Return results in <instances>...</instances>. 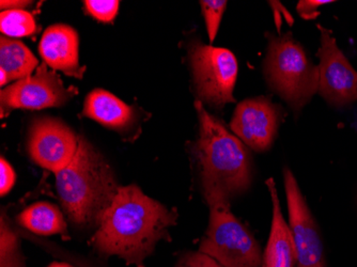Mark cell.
Segmentation results:
<instances>
[{"mask_svg":"<svg viewBox=\"0 0 357 267\" xmlns=\"http://www.w3.org/2000/svg\"><path fill=\"white\" fill-rule=\"evenodd\" d=\"M176 213L149 198L138 186H122L102 215L93 238L98 252L142 267L156 243L169 240Z\"/></svg>","mask_w":357,"mask_h":267,"instance_id":"cell-1","label":"cell"},{"mask_svg":"<svg viewBox=\"0 0 357 267\" xmlns=\"http://www.w3.org/2000/svg\"><path fill=\"white\" fill-rule=\"evenodd\" d=\"M195 109L199 120L195 155L199 165L204 196L216 194L230 201L252 184L250 150L198 100L195 101Z\"/></svg>","mask_w":357,"mask_h":267,"instance_id":"cell-2","label":"cell"},{"mask_svg":"<svg viewBox=\"0 0 357 267\" xmlns=\"http://www.w3.org/2000/svg\"><path fill=\"white\" fill-rule=\"evenodd\" d=\"M56 188L69 220L78 227L98 226L119 190L105 158L83 137L73 160L56 174Z\"/></svg>","mask_w":357,"mask_h":267,"instance_id":"cell-3","label":"cell"},{"mask_svg":"<svg viewBox=\"0 0 357 267\" xmlns=\"http://www.w3.org/2000/svg\"><path fill=\"white\" fill-rule=\"evenodd\" d=\"M264 75L272 91L298 114L319 89V69L291 32L268 35Z\"/></svg>","mask_w":357,"mask_h":267,"instance_id":"cell-4","label":"cell"},{"mask_svg":"<svg viewBox=\"0 0 357 267\" xmlns=\"http://www.w3.org/2000/svg\"><path fill=\"white\" fill-rule=\"evenodd\" d=\"M210 220L199 252L225 267H262L260 245L230 211V201L220 196L206 197Z\"/></svg>","mask_w":357,"mask_h":267,"instance_id":"cell-5","label":"cell"},{"mask_svg":"<svg viewBox=\"0 0 357 267\" xmlns=\"http://www.w3.org/2000/svg\"><path fill=\"white\" fill-rule=\"evenodd\" d=\"M188 58L198 101L220 109L234 103V90L238 73L236 56L229 49L190 42Z\"/></svg>","mask_w":357,"mask_h":267,"instance_id":"cell-6","label":"cell"},{"mask_svg":"<svg viewBox=\"0 0 357 267\" xmlns=\"http://www.w3.org/2000/svg\"><path fill=\"white\" fill-rule=\"evenodd\" d=\"M317 27L321 40L318 92L330 105H349L357 100V72L337 45L331 30L321 25Z\"/></svg>","mask_w":357,"mask_h":267,"instance_id":"cell-7","label":"cell"},{"mask_svg":"<svg viewBox=\"0 0 357 267\" xmlns=\"http://www.w3.org/2000/svg\"><path fill=\"white\" fill-rule=\"evenodd\" d=\"M77 88H66L55 72L48 71L46 64L38 68L33 75L17 80L3 88L0 93L1 114L11 109H44L61 107L77 94Z\"/></svg>","mask_w":357,"mask_h":267,"instance_id":"cell-8","label":"cell"},{"mask_svg":"<svg viewBox=\"0 0 357 267\" xmlns=\"http://www.w3.org/2000/svg\"><path fill=\"white\" fill-rule=\"evenodd\" d=\"M284 185L288 204L289 226L296 248L298 267H326L324 250L316 220L292 171L284 169Z\"/></svg>","mask_w":357,"mask_h":267,"instance_id":"cell-9","label":"cell"},{"mask_svg":"<svg viewBox=\"0 0 357 267\" xmlns=\"http://www.w3.org/2000/svg\"><path fill=\"white\" fill-rule=\"evenodd\" d=\"M284 116V108L266 96L248 98L236 106L230 128L248 148L266 152L274 144Z\"/></svg>","mask_w":357,"mask_h":267,"instance_id":"cell-10","label":"cell"},{"mask_svg":"<svg viewBox=\"0 0 357 267\" xmlns=\"http://www.w3.org/2000/svg\"><path fill=\"white\" fill-rule=\"evenodd\" d=\"M78 144L79 137L61 120L42 118L30 128L28 151L36 164L57 174L73 160Z\"/></svg>","mask_w":357,"mask_h":267,"instance_id":"cell-11","label":"cell"},{"mask_svg":"<svg viewBox=\"0 0 357 267\" xmlns=\"http://www.w3.org/2000/svg\"><path fill=\"white\" fill-rule=\"evenodd\" d=\"M77 32L63 24L51 26L44 31L39 52L46 66L54 71H61L69 76L83 78L85 68L79 64Z\"/></svg>","mask_w":357,"mask_h":267,"instance_id":"cell-12","label":"cell"},{"mask_svg":"<svg viewBox=\"0 0 357 267\" xmlns=\"http://www.w3.org/2000/svg\"><path fill=\"white\" fill-rule=\"evenodd\" d=\"M266 186L272 200L273 217L270 236L262 259V267H296V243L290 226L287 224L282 215L274 178H268Z\"/></svg>","mask_w":357,"mask_h":267,"instance_id":"cell-13","label":"cell"},{"mask_svg":"<svg viewBox=\"0 0 357 267\" xmlns=\"http://www.w3.org/2000/svg\"><path fill=\"white\" fill-rule=\"evenodd\" d=\"M83 114L119 132H130L138 123L135 108L126 105L117 96L103 89H96L88 94Z\"/></svg>","mask_w":357,"mask_h":267,"instance_id":"cell-14","label":"cell"},{"mask_svg":"<svg viewBox=\"0 0 357 267\" xmlns=\"http://www.w3.org/2000/svg\"><path fill=\"white\" fill-rule=\"evenodd\" d=\"M19 222L22 226L36 234H60L64 238H69L67 222L61 211L48 202H37L28 206L20 214Z\"/></svg>","mask_w":357,"mask_h":267,"instance_id":"cell-15","label":"cell"},{"mask_svg":"<svg viewBox=\"0 0 357 267\" xmlns=\"http://www.w3.org/2000/svg\"><path fill=\"white\" fill-rule=\"evenodd\" d=\"M0 66V69L3 70L11 80H21L35 71L38 59L21 41L1 37Z\"/></svg>","mask_w":357,"mask_h":267,"instance_id":"cell-16","label":"cell"},{"mask_svg":"<svg viewBox=\"0 0 357 267\" xmlns=\"http://www.w3.org/2000/svg\"><path fill=\"white\" fill-rule=\"evenodd\" d=\"M0 29L10 38L29 37L39 31L32 14L20 9L1 11Z\"/></svg>","mask_w":357,"mask_h":267,"instance_id":"cell-17","label":"cell"},{"mask_svg":"<svg viewBox=\"0 0 357 267\" xmlns=\"http://www.w3.org/2000/svg\"><path fill=\"white\" fill-rule=\"evenodd\" d=\"M0 267H24L17 236L3 216L0 227Z\"/></svg>","mask_w":357,"mask_h":267,"instance_id":"cell-18","label":"cell"},{"mask_svg":"<svg viewBox=\"0 0 357 267\" xmlns=\"http://www.w3.org/2000/svg\"><path fill=\"white\" fill-rule=\"evenodd\" d=\"M227 3H228L225 0H202L200 1L202 15L206 21V30H208L211 43L214 42L216 35H218Z\"/></svg>","mask_w":357,"mask_h":267,"instance_id":"cell-19","label":"cell"},{"mask_svg":"<svg viewBox=\"0 0 357 267\" xmlns=\"http://www.w3.org/2000/svg\"><path fill=\"white\" fill-rule=\"evenodd\" d=\"M84 3L88 13L103 23H110L115 20L120 5L117 0H86Z\"/></svg>","mask_w":357,"mask_h":267,"instance_id":"cell-20","label":"cell"},{"mask_svg":"<svg viewBox=\"0 0 357 267\" xmlns=\"http://www.w3.org/2000/svg\"><path fill=\"white\" fill-rule=\"evenodd\" d=\"M176 267H225L215 259L202 252H188L178 261Z\"/></svg>","mask_w":357,"mask_h":267,"instance_id":"cell-21","label":"cell"},{"mask_svg":"<svg viewBox=\"0 0 357 267\" xmlns=\"http://www.w3.org/2000/svg\"><path fill=\"white\" fill-rule=\"evenodd\" d=\"M333 0H300L296 6V11L302 19L312 21L318 17L319 9L324 5L333 3Z\"/></svg>","mask_w":357,"mask_h":267,"instance_id":"cell-22","label":"cell"},{"mask_svg":"<svg viewBox=\"0 0 357 267\" xmlns=\"http://www.w3.org/2000/svg\"><path fill=\"white\" fill-rule=\"evenodd\" d=\"M15 171L11 165L1 158L0 160V194L1 196L7 194L15 184Z\"/></svg>","mask_w":357,"mask_h":267,"instance_id":"cell-23","label":"cell"},{"mask_svg":"<svg viewBox=\"0 0 357 267\" xmlns=\"http://www.w3.org/2000/svg\"><path fill=\"white\" fill-rule=\"evenodd\" d=\"M0 3H1V9L3 11V10H22V8L29 6L31 3L30 1H19V0H16V1H11V0L5 1V0H3Z\"/></svg>","mask_w":357,"mask_h":267,"instance_id":"cell-24","label":"cell"},{"mask_svg":"<svg viewBox=\"0 0 357 267\" xmlns=\"http://www.w3.org/2000/svg\"><path fill=\"white\" fill-rule=\"evenodd\" d=\"M10 82H11L10 76L3 70L0 69V85H1V87L7 85Z\"/></svg>","mask_w":357,"mask_h":267,"instance_id":"cell-25","label":"cell"},{"mask_svg":"<svg viewBox=\"0 0 357 267\" xmlns=\"http://www.w3.org/2000/svg\"><path fill=\"white\" fill-rule=\"evenodd\" d=\"M48 267H73L71 265L68 264V263H61V262H54L52 263L51 265Z\"/></svg>","mask_w":357,"mask_h":267,"instance_id":"cell-26","label":"cell"}]
</instances>
